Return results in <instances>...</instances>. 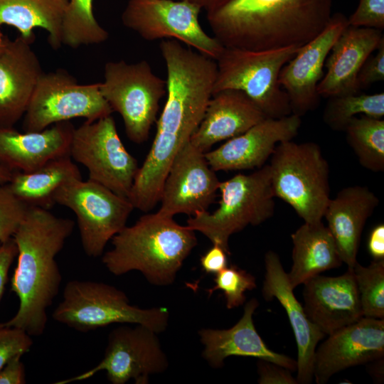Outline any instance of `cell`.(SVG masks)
<instances>
[{"label": "cell", "instance_id": "ac0fdd59", "mask_svg": "<svg viewBox=\"0 0 384 384\" xmlns=\"http://www.w3.org/2000/svg\"><path fill=\"white\" fill-rule=\"evenodd\" d=\"M301 124V117L294 114L266 117L216 149L204 153L206 159L215 171L259 169L279 143L292 140L297 135Z\"/></svg>", "mask_w": 384, "mask_h": 384}, {"label": "cell", "instance_id": "4dcf8cb0", "mask_svg": "<svg viewBox=\"0 0 384 384\" xmlns=\"http://www.w3.org/2000/svg\"><path fill=\"white\" fill-rule=\"evenodd\" d=\"M92 3L93 0H68L62 21L63 44L76 48L108 38L107 31L94 16Z\"/></svg>", "mask_w": 384, "mask_h": 384}, {"label": "cell", "instance_id": "3957f363", "mask_svg": "<svg viewBox=\"0 0 384 384\" xmlns=\"http://www.w3.org/2000/svg\"><path fill=\"white\" fill-rule=\"evenodd\" d=\"M74 226L73 220L57 217L48 209L28 206L13 236L18 254L11 289L18 297L19 306L3 325L21 329L31 336L43 334L47 309L58 295L62 281L55 257Z\"/></svg>", "mask_w": 384, "mask_h": 384}, {"label": "cell", "instance_id": "44dd1931", "mask_svg": "<svg viewBox=\"0 0 384 384\" xmlns=\"http://www.w3.org/2000/svg\"><path fill=\"white\" fill-rule=\"evenodd\" d=\"M265 264L262 294L267 301L276 298L284 309L297 343V383H311L314 379L315 351L326 335L309 319L304 307L294 296L278 255L268 251L265 256Z\"/></svg>", "mask_w": 384, "mask_h": 384}, {"label": "cell", "instance_id": "7a4b0ae2", "mask_svg": "<svg viewBox=\"0 0 384 384\" xmlns=\"http://www.w3.org/2000/svg\"><path fill=\"white\" fill-rule=\"evenodd\" d=\"M333 0H209L213 36L224 47L252 50L301 47L327 25Z\"/></svg>", "mask_w": 384, "mask_h": 384}, {"label": "cell", "instance_id": "9c48e42d", "mask_svg": "<svg viewBox=\"0 0 384 384\" xmlns=\"http://www.w3.org/2000/svg\"><path fill=\"white\" fill-rule=\"evenodd\" d=\"M100 92L112 112L122 117L129 140L141 144L156 119L160 101L166 95V80L157 76L146 60L110 61L104 67Z\"/></svg>", "mask_w": 384, "mask_h": 384}, {"label": "cell", "instance_id": "b9f144b4", "mask_svg": "<svg viewBox=\"0 0 384 384\" xmlns=\"http://www.w3.org/2000/svg\"><path fill=\"white\" fill-rule=\"evenodd\" d=\"M21 356L14 357L0 369V384H24L26 383V370L21 361Z\"/></svg>", "mask_w": 384, "mask_h": 384}, {"label": "cell", "instance_id": "52a82bcc", "mask_svg": "<svg viewBox=\"0 0 384 384\" xmlns=\"http://www.w3.org/2000/svg\"><path fill=\"white\" fill-rule=\"evenodd\" d=\"M219 206L213 213H196L187 226L220 246L228 255L230 237L247 225H260L274 215V195L269 164L250 174H238L220 181Z\"/></svg>", "mask_w": 384, "mask_h": 384}, {"label": "cell", "instance_id": "2e32d148", "mask_svg": "<svg viewBox=\"0 0 384 384\" xmlns=\"http://www.w3.org/2000/svg\"><path fill=\"white\" fill-rule=\"evenodd\" d=\"M348 26V18L343 14H332L324 29L302 46L282 68L279 82L287 95L292 114L302 117L319 105L317 86L324 74L326 59Z\"/></svg>", "mask_w": 384, "mask_h": 384}, {"label": "cell", "instance_id": "60d3db41", "mask_svg": "<svg viewBox=\"0 0 384 384\" xmlns=\"http://www.w3.org/2000/svg\"><path fill=\"white\" fill-rule=\"evenodd\" d=\"M228 253L219 245H213L201 257V265L205 272L217 274L228 266Z\"/></svg>", "mask_w": 384, "mask_h": 384}, {"label": "cell", "instance_id": "d590c367", "mask_svg": "<svg viewBox=\"0 0 384 384\" xmlns=\"http://www.w3.org/2000/svg\"><path fill=\"white\" fill-rule=\"evenodd\" d=\"M32 346L31 336L26 331L0 324V369L14 357L28 352Z\"/></svg>", "mask_w": 384, "mask_h": 384}, {"label": "cell", "instance_id": "ab89813d", "mask_svg": "<svg viewBox=\"0 0 384 384\" xmlns=\"http://www.w3.org/2000/svg\"><path fill=\"white\" fill-rule=\"evenodd\" d=\"M18 254L17 246L13 239L0 243V302L8 280L9 269Z\"/></svg>", "mask_w": 384, "mask_h": 384}, {"label": "cell", "instance_id": "f546056e", "mask_svg": "<svg viewBox=\"0 0 384 384\" xmlns=\"http://www.w3.org/2000/svg\"><path fill=\"white\" fill-rule=\"evenodd\" d=\"M347 143L360 164L373 172L384 171V120L361 115L353 117L344 130Z\"/></svg>", "mask_w": 384, "mask_h": 384}, {"label": "cell", "instance_id": "d4e9b609", "mask_svg": "<svg viewBox=\"0 0 384 384\" xmlns=\"http://www.w3.org/2000/svg\"><path fill=\"white\" fill-rule=\"evenodd\" d=\"M266 118L242 92L225 90L213 94L190 142L206 153L215 144L237 137Z\"/></svg>", "mask_w": 384, "mask_h": 384}, {"label": "cell", "instance_id": "4fadbf2b", "mask_svg": "<svg viewBox=\"0 0 384 384\" xmlns=\"http://www.w3.org/2000/svg\"><path fill=\"white\" fill-rule=\"evenodd\" d=\"M201 9L183 0H128L122 22L145 40L175 39L216 60L225 47L202 28Z\"/></svg>", "mask_w": 384, "mask_h": 384}, {"label": "cell", "instance_id": "5bb4252c", "mask_svg": "<svg viewBox=\"0 0 384 384\" xmlns=\"http://www.w3.org/2000/svg\"><path fill=\"white\" fill-rule=\"evenodd\" d=\"M157 333L136 324L114 329L108 336L102 360L94 368L55 384L80 381L105 370L112 384H124L133 379L137 384H146L152 374L165 371L169 366Z\"/></svg>", "mask_w": 384, "mask_h": 384}, {"label": "cell", "instance_id": "83f0119b", "mask_svg": "<svg viewBox=\"0 0 384 384\" xmlns=\"http://www.w3.org/2000/svg\"><path fill=\"white\" fill-rule=\"evenodd\" d=\"M68 0H0V26L16 28L30 43L35 39L33 29L48 33L53 49L62 45V21Z\"/></svg>", "mask_w": 384, "mask_h": 384}, {"label": "cell", "instance_id": "4316f807", "mask_svg": "<svg viewBox=\"0 0 384 384\" xmlns=\"http://www.w3.org/2000/svg\"><path fill=\"white\" fill-rule=\"evenodd\" d=\"M291 238L293 264L287 276L294 289L322 272L342 265L334 238L321 221L304 223Z\"/></svg>", "mask_w": 384, "mask_h": 384}, {"label": "cell", "instance_id": "d6a6232c", "mask_svg": "<svg viewBox=\"0 0 384 384\" xmlns=\"http://www.w3.org/2000/svg\"><path fill=\"white\" fill-rule=\"evenodd\" d=\"M363 316L384 319V259L353 267Z\"/></svg>", "mask_w": 384, "mask_h": 384}, {"label": "cell", "instance_id": "8992f818", "mask_svg": "<svg viewBox=\"0 0 384 384\" xmlns=\"http://www.w3.org/2000/svg\"><path fill=\"white\" fill-rule=\"evenodd\" d=\"M299 46L252 50L225 47L216 60L217 73L213 95L225 90L244 92L266 117L292 114L289 98L279 82L283 66Z\"/></svg>", "mask_w": 384, "mask_h": 384}, {"label": "cell", "instance_id": "5b68a950", "mask_svg": "<svg viewBox=\"0 0 384 384\" xmlns=\"http://www.w3.org/2000/svg\"><path fill=\"white\" fill-rule=\"evenodd\" d=\"M271 185L304 223L321 222L330 200L329 166L314 142L279 143L270 156Z\"/></svg>", "mask_w": 384, "mask_h": 384}, {"label": "cell", "instance_id": "ffe728a7", "mask_svg": "<svg viewBox=\"0 0 384 384\" xmlns=\"http://www.w3.org/2000/svg\"><path fill=\"white\" fill-rule=\"evenodd\" d=\"M31 44L21 36H6L0 53V127L14 128L23 117L44 73Z\"/></svg>", "mask_w": 384, "mask_h": 384}, {"label": "cell", "instance_id": "7402d4cb", "mask_svg": "<svg viewBox=\"0 0 384 384\" xmlns=\"http://www.w3.org/2000/svg\"><path fill=\"white\" fill-rule=\"evenodd\" d=\"M383 40L381 30L348 24L326 59V72L317 86L320 97L329 98L359 92L360 70Z\"/></svg>", "mask_w": 384, "mask_h": 384}, {"label": "cell", "instance_id": "e0dca14e", "mask_svg": "<svg viewBox=\"0 0 384 384\" xmlns=\"http://www.w3.org/2000/svg\"><path fill=\"white\" fill-rule=\"evenodd\" d=\"M314 353V378L317 384L346 368L383 358L384 319L363 316L334 333Z\"/></svg>", "mask_w": 384, "mask_h": 384}, {"label": "cell", "instance_id": "f35d334b", "mask_svg": "<svg viewBox=\"0 0 384 384\" xmlns=\"http://www.w3.org/2000/svg\"><path fill=\"white\" fill-rule=\"evenodd\" d=\"M260 384H296L297 383L291 370L273 362L259 359L257 363Z\"/></svg>", "mask_w": 384, "mask_h": 384}, {"label": "cell", "instance_id": "7c38bea8", "mask_svg": "<svg viewBox=\"0 0 384 384\" xmlns=\"http://www.w3.org/2000/svg\"><path fill=\"white\" fill-rule=\"evenodd\" d=\"M112 110L100 92V82L82 85L65 70L41 77L23 115V132H40L55 123L85 118L92 122Z\"/></svg>", "mask_w": 384, "mask_h": 384}, {"label": "cell", "instance_id": "e575fe53", "mask_svg": "<svg viewBox=\"0 0 384 384\" xmlns=\"http://www.w3.org/2000/svg\"><path fill=\"white\" fill-rule=\"evenodd\" d=\"M28 206L19 200L7 183L0 184V243L13 238Z\"/></svg>", "mask_w": 384, "mask_h": 384}, {"label": "cell", "instance_id": "9a60e30c", "mask_svg": "<svg viewBox=\"0 0 384 384\" xmlns=\"http://www.w3.org/2000/svg\"><path fill=\"white\" fill-rule=\"evenodd\" d=\"M220 183L204 153L188 141L177 151L170 165L158 212L174 217L178 213L193 216L208 210L216 197Z\"/></svg>", "mask_w": 384, "mask_h": 384}, {"label": "cell", "instance_id": "30bf717a", "mask_svg": "<svg viewBox=\"0 0 384 384\" xmlns=\"http://www.w3.org/2000/svg\"><path fill=\"white\" fill-rule=\"evenodd\" d=\"M53 201L75 213L83 251L90 257L102 255L107 242L126 226L134 209L128 198L88 178L63 185Z\"/></svg>", "mask_w": 384, "mask_h": 384}, {"label": "cell", "instance_id": "74e56055", "mask_svg": "<svg viewBox=\"0 0 384 384\" xmlns=\"http://www.w3.org/2000/svg\"><path fill=\"white\" fill-rule=\"evenodd\" d=\"M384 80V40L375 55H370L361 67L358 75L360 89Z\"/></svg>", "mask_w": 384, "mask_h": 384}, {"label": "cell", "instance_id": "484cf974", "mask_svg": "<svg viewBox=\"0 0 384 384\" xmlns=\"http://www.w3.org/2000/svg\"><path fill=\"white\" fill-rule=\"evenodd\" d=\"M379 203L378 197L368 187L351 186L330 198L324 217L328 223L340 257L353 268L366 222Z\"/></svg>", "mask_w": 384, "mask_h": 384}, {"label": "cell", "instance_id": "cb8c5ba5", "mask_svg": "<svg viewBox=\"0 0 384 384\" xmlns=\"http://www.w3.org/2000/svg\"><path fill=\"white\" fill-rule=\"evenodd\" d=\"M74 129L70 121L40 132L21 133L0 127V165L11 172H30L51 159L68 156Z\"/></svg>", "mask_w": 384, "mask_h": 384}, {"label": "cell", "instance_id": "f6af8a7d", "mask_svg": "<svg viewBox=\"0 0 384 384\" xmlns=\"http://www.w3.org/2000/svg\"><path fill=\"white\" fill-rule=\"evenodd\" d=\"M191 4L199 6L201 9H205L209 0H183Z\"/></svg>", "mask_w": 384, "mask_h": 384}, {"label": "cell", "instance_id": "6da1fadb", "mask_svg": "<svg viewBox=\"0 0 384 384\" xmlns=\"http://www.w3.org/2000/svg\"><path fill=\"white\" fill-rule=\"evenodd\" d=\"M167 73L166 100L154 142L128 197L134 209L148 212L159 202L170 165L201 123L213 95L216 60L175 39L159 45Z\"/></svg>", "mask_w": 384, "mask_h": 384}, {"label": "cell", "instance_id": "ee69618b", "mask_svg": "<svg viewBox=\"0 0 384 384\" xmlns=\"http://www.w3.org/2000/svg\"><path fill=\"white\" fill-rule=\"evenodd\" d=\"M12 172L0 165V184H6L11 180Z\"/></svg>", "mask_w": 384, "mask_h": 384}, {"label": "cell", "instance_id": "7bdbcfd3", "mask_svg": "<svg viewBox=\"0 0 384 384\" xmlns=\"http://www.w3.org/2000/svg\"><path fill=\"white\" fill-rule=\"evenodd\" d=\"M368 250L374 260L384 259V225L375 226L371 230L368 240Z\"/></svg>", "mask_w": 384, "mask_h": 384}, {"label": "cell", "instance_id": "8d00e7d4", "mask_svg": "<svg viewBox=\"0 0 384 384\" xmlns=\"http://www.w3.org/2000/svg\"><path fill=\"white\" fill-rule=\"evenodd\" d=\"M353 26L384 28V0H358L355 11L348 18Z\"/></svg>", "mask_w": 384, "mask_h": 384}, {"label": "cell", "instance_id": "8fae6325", "mask_svg": "<svg viewBox=\"0 0 384 384\" xmlns=\"http://www.w3.org/2000/svg\"><path fill=\"white\" fill-rule=\"evenodd\" d=\"M69 155L87 169L88 179L128 198L139 167L124 147L111 115L85 120L75 128Z\"/></svg>", "mask_w": 384, "mask_h": 384}, {"label": "cell", "instance_id": "1f68e13d", "mask_svg": "<svg viewBox=\"0 0 384 384\" xmlns=\"http://www.w3.org/2000/svg\"><path fill=\"white\" fill-rule=\"evenodd\" d=\"M358 114L382 119L384 93L358 92L329 97L322 118L331 129L344 132L350 120Z\"/></svg>", "mask_w": 384, "mask_h": 384}, {"label": "cell", "instance_id": "f1b7e54d", "mask_svg": "<svg viewBox=\"0 0 384 384\" xmlns=\"http://www.w3.org/2000/svg\"><path fill=\"white\" fill-rule=\"evenodd\" d=\"M82 179L78 166L69 155L51 159L30 172H12L7 183L11 192L28 206L50 209L53 196L63 185Z\"/></svg>", "mask_w": 384, "mask_h": 384}, {"label": "cell", "instance_id": "ba28073f", "mask_svg": "<svg viewBox=\"0 0 384 384\" xmlns=\"http://www.w3.org/2000/svg\"><path fill=\"white\" fill-rule=\"evenodd\" d=\"M53 319L80 332H89L112 324L144 326L159 334L166 329L169 312L165 307L142 309L131 305L125 293L103 282L72 280Z\"/></svg>", "mask_w": 384, "mask_h": 384}, {"label": "cell", "instance_id": "603a6c76", "mask_svg": "<svg viewBox=\"0 0 384 384\" xmlns=\"http://www.w3.org/2000/svg\"><path fill=\"white\" fill-rule=\"evenodd\" d=\"M258 302H247L240 319L228 329H203L198 334L204 346L203 358L213 368H220L224 360L231 356L252 357L273 362L289 369L297 370L293 358L272 351L257 333L252 319Z\"/></svg>", "mask_w": 384, "mask_h": 384}, {"label": "cell", "instance_id": "bcb514c9", "mask_svg": "<svg viewBox=\"0 0 384 384\" xmlns=\"http://www.w3.org/2000/svg\"><path fill=\"white\" fill-rule=\"evenodd\" d=\"M6 38V36H4L0 31V53L3 50L4 48Z\"/></svg>", "mask_w": 384, "mask_h": 384}, {"label": "cell", "instance_id": "836d02e7", "mask_svg": "<svg viewBox=\"0 0 384 384\" xmlns=\"http://www.w3.org/2000/svg\"><path fill=\"white\" fill-rule=\"evenodd\" d=\"M214 282L215 286L208 290L209 295L221 290L229 309L241 306L245 302V292L257 287L255 277L235 265L227 266L217 273Z\"/></svg>", "mask_w": 384, "mask_h": 384}, {"label": "cell", "instance_id": "d6986e66", "mask_svg": "<svg viewBox=\"0 0 384 384\" xmlns=\"http://www.w3.org/2000/svg\"><path fill=\"white\" fill-rule=\"evenodd\" d=\"M303 284L304 311L325 335L363 316L353 268L338 277L318 274Z\"/></svg>", "mask_w": 384, "mask_h": 384}, {"label": "cell", "instance_id": "277c9868", "mask_svg": "<svg viewBox=\"0 0 384 384\" xmlns=\"http://www.w3.org/2000/svg\"><path fill=\"white\" fill-rule=\"evenodd\" d=\"M111 241L112 248L102 257L110 272L119 276L137 270L156 286L174 283L198 243L194 230L158 211L126 225Z\"/></svg>", "mask_w": 384, "mask_h": 384}]
</instances>
